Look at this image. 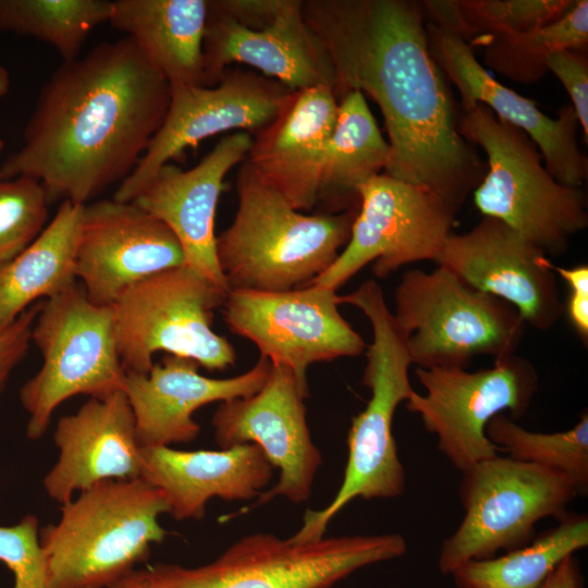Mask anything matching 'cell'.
<instances>
[{"label":"cell","instance_id":"31","mask_svg":"<svg viewBox=\"0 0 588 588\" xmlns=\"http://www.w3.org/2000/svg\"><path fill=\"white\" fill-rule=\"evenodd\" d=\"M588 42V1L575 0L558 21L519 35L482 39L485 64L523 84H534L547 73V58L558 50L584 51Z\"/></svg>","mask_w":588,"mask_h":588},{"label":"cell","instance_id":"25","mask_svg":"<svg viewBox=\"0 0 588 588\" xmlns=\"http://www.w3.org/2000/svg\"><path fill=\"white\" fill-rule=\"evenodd\" d=\"M140 477L164 493L173 518L200 520L212 498L258 497L272 480L273 466L252 443L219 451L149 446L142 448Z\"/></svg>","mask_w":588,"mask_h":588},{"label":"cell","instance_id":"8","mask_svg":"<svg viewBox=\"0 0 588 588\" xmlns=\"http://www.w3.org/2000/svg\"><path fill=\"white\" fill-rule=\"evenodd\" d=\"M393 316L418 368L466 369L476 356L513 355L526 324L513 306L441 266L403 273Z\"/></svg>","mask_w":588,"mask_h":588},{"label":"cell","instance_id":"13","mask_svg":"<svg viewBox=\"0 0 588 588\" xmlns=\"http://www.w3.org/2000/svg\"><path fill=\"white\" fill-rule=\"evenodd\" d=\"M456 212L426 187L377 174L359 187V207L346 245L311 283L338 291L370 262L377 278L413 262H436L453 233Z\"/></svg>","mask_w":588,"mask_h":588},{"label":"cell","instance_id":"19","mask_svg":"<svg viewBox=\"0 0 588 588\" xmlns=\"http://www.w3.org/2000/svg\"><path fill=\"white\" fill-rule=\"evenodd\" d=\"M204 86H215L232 63H243L291 90L328 85L335 73L322 44L303 16V1L284 0L266 27L248 28L208 0L204 45Z\"/></svg>","mask_w":588,"mask_h":588},{"label":"cell","instance_id":"35","mask_svg":"<svg viewBox=\"0 0 588 588\" xmlns=\"http://www.w3.org/2000/svg\"><path fill=\"white\" fill-rule=\"evenodd\" d=\"M0 562L13 574V588H49L35 516L26 515L13 526H0Z\"/></svg>","mask_w":588,"mask_h":588},{"label":"cell","instance_id":"38","mask_svg":"<svg viewBox=\"0 0 588 588\" xmlns=\"http://www.w3.org/2000/svg\"><path fill=\"white\" fill-rule=\"evenodd\" d=\"M551 269L569 287L567 302L564 306L566 317L585 344L588 340V267L587 265L564 268L550 264Z\"/></svg>","mask_w":588,"mask_h":588},{"label":"cell","instance_id":"29","mask_svg":"<svg viewBox=\"0 0 588 588\" xmlns=\"http://www.w3.org/2000/svg\"><path fill=\"white\" fill-rule=\"evenodd\" d=\"M529 544L501 556L470 560L450 575L456 588H541L568 555L587 548L586 514H564Z\"/></svg>","mask_w":588,"mask_h":588},{"label":"cell","instance_id":"33","mask_svg":"<svg viewBox=\"0 0 588 588\" xmlns=\"http://www.w3.org/2000/svg\"><path fill=\"white\" fill-rule=\"evenodd\" d=\"M575 0H458L470 39L513 36L549 25L562 17Z\"/></svg>","mask_w":588,"mask_h":588},{"label":"cell","instance_id":"36","mask_svg":"<svg viewBox=\"0 0 588 588\" xmlns=\"http://www.w3.org/2000/svg\"><path fill=\"white\" fill-rule=\"evenodd\" d=\"M548 72L562 83L572 99L579 125L588 137V61L584 51L558 50L546 60Z\"/></svg>","mask_w":588,"mask_h":588},{"label":"cell","instance_id":"23","mask_svg":"<svg viewBox=\"0 0 588 588\" xmlns=\"http://www.w3.org/2000/svg\"><path fill=\"white\" fill-rule=\"evenodd\" d=\"M53 441L59 456L44 478V489L60 505L96 483L140 477L142 448L122 390L90 397L61 417Z\"/></svg>","mask_w":588,"mask_h":588},{"label":"cell","instance_id":"39","mask_svg":"<svg viewBox=\"0 0 588 588\" xmlns=\"http://www.w3.org/2000/svg\"><path fill=\"white\" fill-rule=\"evenodd\" d=\"M541 588H585L580 564L575 554L565 558Z\"/></svg>","mask_w":588,"mask_h":588},{"label":"cell","instance_id":"15","mask_svg":"<svg viewBox=\"0 0 588 588\" xmlns=\"http://www.w3.org/2000/svg\"><path fill=\"white\" fill-rule=\"evenodd\" d=\"M292 91L272 78L240 69H228L215 86L171 87L162 125L113 199L132 201L162 166L205 138L232 130L254 136L274 120Z\"/></svg>","mask_w":588,"mask_h":588},{"label":"cell","instance_id":"28","mask_svg":"<svg viewBox=\"0 0 588 588\" xmlns=\"http://www.w3.org/2000/svg\"><path fill=\"white\" fill-rule=\"evenodd\" d=\"M389 143L359 91L339 100L338 118L319 177L316 213L335 215L359 207V187L385 171Z\"/></svg>","mask_w":588,"mask_h":588},{"label":"cell","instance_id":"3","mask_svg":"<svg viewBox=\"0 0 588 588\" xmlns=\"http://www.w3.org/2000/svg\"><path fill=\"white\" fill-rule=\"evenodd\" d=\"M340 304L357 307L371 324L372 341L362 379L371 395L364 411L352 418L342 483L327 506L305 512L301 527L290 537L297 543L324 537L331 519L354 499H392L405 490V469L393 436L395 411L415 391L405 335L375 280L340 296Z\"/></svg>","mask_w":588,"mask_h":588},{"label":"cell","instance_id":"5","mask_svg":"<svg viewBox=\"0 0 588 588\" xmlns=\"http://www.w3.org/2000/svg\"><path fill=\"white\" fill-rule=\"evenodd\" d=\"M164 493L142 477L106 480L61 505L39 530L49 588H109L148 558L167 531Z\"/></svg>","mask_w":588,"mask_h":588},{"label":"cell","instance_id":"4","mask_svg":"<svg viewBox=\"0 0 588 588\" xmlns=\"http://www.w3.org/2000/svg\"><path fill=\"white\" fill-rule=\"evenodd\" d=\"M236 191L235 217L216 236L229 291L282 292L309 285L346 245L358 210L302 213L266 185L246 160Z\"/></svg>","mask_w":588,"mask_h":588},{"label":"cell","instance_id":"2","mask_svg":"<svg viewBox=\"0 0 588 588\" xmlns=\"http://www.w3.org/2000/svg\"><path fill=\"white\" fill-rule=\"evenodd\" d=\"M169 83L127 36L62 64L41 86L0 179L40 182L49 204L86 205L136 168L162 125Z\"/></svg>","mask_w":588,"mask_h":588},{"label":"cell","instance_id":"18","mask_svg":"<svg viewBox=\"0 0 588 588\" xmlns=\"http://www.w3.org/2000/svg\"><path fill=\"white\" fill-rule=\"evenodd\" d=\"M185 265L171 230L132 201L88 203L75 259V277L88 298L112 306L133 284Z\"/></svg>","mask_w":588,"mask_h":588},{"label":"cell","instance_id":"14","mask_svg":"<svg viewBox=\"0 0 588 588\" xmlns=\"http://www.w3.org/2000/svg\"><path fill=\"white\" fill-rule=\"evenodd\" d=\"M340 295L320 284L282 292L231 290L223 303L230 330L260 356L289 368L305 388L310 365L360 355L366 343L339 310Z\"/></svg>","mask_w":588,"mask_h":588},{"label":"cell","instance_id":"1","mask_svg":"<svg viewBox=\"0 0 588 588\" xmlns=\"http://www.w3.org/2000/svg\"><path fill=\"white\" fill-rule=\"evenodd\" d=\"M303 16L331 60L338 100L359 91L379 107L391 149L384 173L458 210L487 167L458 131L460 115L428 47L422 2L308 0Z\"/></svg>","mask_w":588,"mask_h":588},{"label":"cell","instance_id":"22","mask_svg":"<svg viewBox=\"0 0 588 588\" xmlns=\"http://www.w3.org/2000/svg\"><path fill=\"white\" fill-rule=\"evenodd\" d=\"M271 366L260 356L246 372L215 379L200 375L195 360L166 354L147 373L125 371L123 392L133 412L138 444L172 446L195 440L200 427L193 414L198 408L257 393Z\"/></svg>","mask_w":588,"mask_h":588},{"label":"cell","instance_id":"6","mask_svg":"<svg viewBox=\"0 0 588 588\" xmlns=\"http://www.w3.org/2000/svg\"><path fill=\"white\" fill-rule=\"evenodd\" d=\"M406 550L405 538L395 532L304 543L255 532L207 564L134 568L109 588H332L354 572L401 558Z\"/></svg>","mask_w":588,"mask_h":588},{"label":"cell","instance_id":"27","mask_svg":"<svg viewBox=\"0 0 588 588\" xmlns=\"http://www.w3.org/2000/svg\"><path fill=\"white\" fill-rule=\"evenodd\" d=\"M84 208L63 200L39 236L15 258L0 265V331L37 299H49L76 283Z\"/></svg>","mask_w":588,"mask_h":588},{"label":"cell","instance_id":"9","mask_svg":"<svg viewBox=\"0 0 588 588\" xmlns=\"http://www.w3.org/2000/svg\"><path fill=\"white\" fill-rule=\"evenodd\" d=\"M42 356L38 372L20 389L27 413L26 434L36 440L56 408L78 394L105 397L123 391L112 306L93 303L77 282L42 302L32 330Z\"/></svg>","mask_w":588,"mask_h":588},{"label":"cell","instance_id":"32","mask_svg":"<svg viewBox=\"0 0 588 588\" xmlns=\"http://www.w3.org/2000/svg\"><path fill=\"white\" fill-rule=\"evenodd\" d=\"M488 439L507 456L566 475L578 495L588 493V415L583 413L569 429L536 432L517 425L504 414L486 427Z\"/></svg>","mask_w":588,"mask_h":588},{"label":"cell","instance_id":"40","mask_svg":"<svg viewBox=\"0 0 588 588\" xmlns=\"http://www.w3.org/2000/svg\"><path fill=\"white\" fill-rule=\"evenodd\" d=\"M10 85V73L7 68L0 63V99L8 94Z\"/></svg>","mask_w":588,"mask_h":588},{"label":"cell","instance_id":"20","mask_svg":"<svg viewBox=\"0 0 588 588\" xmlns=\"http://www.w3.org/2000/svg\"><path fill=\"white\" fill-rule=\"evenodd\" d=\"M430 53L461 96L462 110L476 103L489 108L497 118L522 131L536 144L548 172L561 184L581 187L588 161L577 143L579 125L572 105L564 106L555 119L536 103L499 83L476 59L473 47L457 35L426 23Z\"/></svg>","mask_w":588,"mask_h":588},{"label":"cell","instance_id":"41","mask_svg":"<svg viewBox=\"0 0 588 588\" xmlns=\"http://www.w3.org/2000/svg\"><path fill=\"white\" fill-rule=\"evenodd\" d=\"M3 147H4V143H3V140H2L1 137H0V151L2 150Z\"/></svg>","mask_w":588,"mask_h":588},{"label":"cell","instance_id":"30","mask_svg":"<svg viewBox=\"0 0 588 588\" xmlns=\"http://www.w3.org/2000/svg\"><path fill=\"white\" fill-rule=\"evenodd\" d=\"M111 11L109 0H0V34L47 42L69 62L81 56L93 29L109 22Z\"/></svg>","mask_w":588,"mask_h":588},{"label":"cell","instance_id":"11","mask_svg":"<svg viewBox=\"0 0 588 588\" xmlns=\"http://www.w3.org/2000/svg\"><path fill=\"white\" fill-rule=\"evenodd\" d=\"M458 491L465 514L441 544L443 575L470 560L529 544L537 523L560 519L578 495L566 475L500 454L463 471Z\"/></svg>","mask_w":588,"mask_h":588},{"label":"cell","instance_id":"37","mask_svg":"<svg viewBox=\"0 0 588 588\" xmlns=\"http://www.w3.org/2000/svg\"><path fill=\"white\" fill-rule=\"evenodd\" d=\"M41 304L32 305L12 324L0 331V396L11 373L29 348L33 326Z\"/></svg>","mask_w":588,"mask_h":588},{"label":"cell","instance_id":"12","mask_svg":"<svg viewBox=\"0 0 588 588\" xmlns=\"http://www.w3.org/2000/svg\"><path fill=\"white\" fill-rule=\"evenodd\" d=\"M415 375L426 392L414 391L405 406L461 473L499 454L486 434L488 422L505 411L513 420L524 416L539 385L532 364L514 354L475 371L417 367Z\"/></svg>","mask_w":588,"mask_h":588},{"label":"cell","instance_id":"17","mask_svg":"<svg viewBox=\"0 0 588 588\" xmlns=\"http://www.w3.org/2000/svg\"><path fill=\"white\" fill-rule=\"evenodd\" d=\"M436 264L510 304L537 330L551 329L564 311L551 260L498 219L483 217L468 232L452 233Z\"/></svg>","mask_w":588,"mask_h":588},{"label":"cell","instance_id":"16","mask_svg":"<svg viewBox=\"0 0 588 588\" xmlns=\"http://www.w3.org/2000/svg\"><path fill=\"white\" fill-rule=\"evenodd\" d=\"M308 388L280 365L271 366L255 394L221 402L212 416L215 440L220 449L256 444L280 470L275 486L262 491L250 511L277 497L299 504L309 499L322 456L306 419Z\"/></svg>","mask_w":588,"mask_h":588},{"label":"cell","instance_id":"21","mask_svg":"<svg viewBox=\"0 0 588 588\" xmlns=\"http://www.w3.org/2000/svg\"><path fill=\"white\" fill-rule=\"evenodd\" d=\"M253 137L235 132L222 137L189 170L162 166L137 192L132 203L163 222L177 238L185 265L229 292L216 253L215 219L224 177L244 161Z\"/></svg>","mask_w":588,"mask_h":588},{"label":"cell","instance_id":"7","mask_svg":"<svg viewBox=\"0 0 588 588\" xmlns=\"http://www.w3.org/2000/svg\"><path fill=\"white\" fill-rule=\"evenodd\" d=\"M458 131L487 157L485 176L474 191L483 217L504 222L546 256L567 252L571 237L588 225L581 187L559 183L529 136L482 103L462 110Z\"/></svg>","mask_w":588,"mask_h":588},{"label":"cell","instance_id":"34","mask_svg":"<svg viewBox=\"0 0 588 588\" xmlns=\"http://www.w3.org/2000/svg\"><path fill=\"white\" fill-rule=\"evenodd\" d=\"M49 201L39 181L0 179V265L27 248L46 228Z\"/></svg>","mask_w":588,"mask_h":588},{"label":"cell","instance_id":"10","mask_svg":"<svg viewBox=\"0 0 588 588\" xmlns=\"http://www.w3.org/2000/svg\"><path fill=\"white\" fill-rule=\"evenodd\" d=\"M228 293L186 265L126 289L112 305L124 370L147 373L160 351L191 358L208 370L233 366L234 347L212 330L213 311Z\"/></svg>","mask_w":588,"mask_h":588},{"label":"cell","instance_id":"24","mask_svg":"<svg viewBox=\"0 0 588 588\" xmlns=\"http://www.w3.org/2000/svg\"><path fill=\"white\" fill-rule=\"evenodd\" d=\"M338 109L328 85L294 90L274 120L252 136L245 160L298 211L317 208L320 171Z\"/></svg>","mask_w":588,"mask_h":588},{"label":"cell","instance_id":"26","mask_svg":"<svg viewBox=\"0 0 588 588\" xmlns=\"http://www.w3.org/2000/svg\"><path fill=\"white\" fill-rule=\"evenodd\" d=\"M208 0H115L109 23L134 40L152 68L176 86H204Z\"/></svg>","mask_w":588,"mask_h":588}]
</instances>
